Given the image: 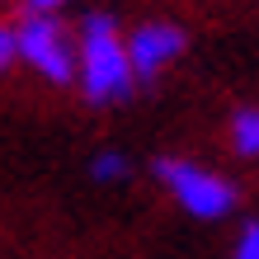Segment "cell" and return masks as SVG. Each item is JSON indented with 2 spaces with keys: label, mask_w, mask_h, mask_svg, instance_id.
<instances>
[{
  "label": "cell",
  "mask_w": 259,
  "mask_h": 259,
  "mask_svg": "<svg viewBox=\"0 0 259 259\" xmlns=\"http://www.w3.org/2000/svg\"><path fill=\"white\" fill-rule=\"evenodd\" d=\"M19 33V57L33 71H42L52 85H66L80 75V52H71V42L62 33V24L52 19V14H24V24L14 28Z\"/></svg>",
  "instance_id": "3"
},
{
  "label": "cell",
  "mask_w": 259,
  "mask_h": 259,
  "mask_svg": "<svg viewBox=\"0 0 259 259\" xmlns=\"http://www.w3.org/2000/svg\"><path fill=\"white\" fill-rule=\"evenodd\" d=\"M57 5H66V0H28V10H38V14H52Z\"/></svg>",
  "instance_id": "9"
},
{
  "label": "cell",
  "mask_w": 259,
  "mask_h": 259,
  "mask_svg": "<svg viewBox=\"0 0 259 259\" xmlns=\"http://www.w3.org/2000/svg\"><path fill=\"white\" fill-rule=\"evenodd\" d=\"M14 57H19V33H14V28H0V71H5Z\"/></svg>",
  "instance_id": "8"
},
{
  "label": "cell",
  "mask_w": 259,
  "mask_h": 259,
  "mask_svg": "<svg viewBox=\"0 0 259 259\" xmlns=\"http://www.w3.org/2000/svg\"><path fill=\"white\" fill-rule=\"evenodd\" d=\"M156 179L175 193L179 207L203 217V222H217V217H226L236 207V189L226 179H217L212 170L189 165V160H156Z\"/></svg>",
  "instance_id": "2"
},
{
  "label": "cell",
  "mask_w": 259,
  "mask_h": 259,
  "mask_svg": "<svg viewBox=\"0 0 259 259\" xmlns=\"http://www.w3.org/2000/svg\"><path fill=\"white\" fill-rule=\"evenodd\" d=\"M179 52H184V33L175 24H142L127 33V57H132L137 80H156Z\"/></svg>",
  "instance_id": "4"
},
{
  "label": "cell",
  "mask_w": 259,
  "mask_h": 259,
  "mask_svg": "<svg viewBox=\"0 0 259 259\" xmlns=\"http://www.w3.org/2000/svg\"><path fill=\"white\" fill-rule=\"evenodd\" d=\"M137 85L127 38H118L109 14H85L80 24V90L90 104H123Z\"/></svg>",
  "instance_id": "1"
},
{
  "label": "cell",
  "mask_w": 259,
  "mask_h": 259,
  "mask_svg": "<svg viewBox=\"0 0 259 259\" xmlns=\"http://www.w3.org/2000/svg\"><path fill=\"white\" fill-rule=\"evenodd\" d=\"M236 259H259V222L245 226V236H240V245H236Z\"/></svg>",
  "instance_id": "7"
},
{
  "label": "cell",
  "mask_w": 259,
  "mask_h": 259,
  "mask_svg": "<svg viewBox=\"0 0 259 259\" xmlns=\"http://www.w3.org/2000/svg\"><path fill=\"white\" fill-rule=\"evenodd\" d=\"M90 175L104 179V184H118V179H127V175H132V165H127L123 151H99V156L90 160Z\"/></svg>",
  "instance_id": "6"
},
{
  "label": "cell",
  "mask_w": 259,
  "mask_h": 259,
  "mask_svg": "<svg viewBox=\"0 0 259 259\" xmlns=\"http://www.w3.org/2000/svg\"><path fill=\"white\" fill-rule=\"evenodd\" d=\"M231 146L240 156H259V109H240L231 118Z\"/></svg>",
  "instance_id": "5"
}]
</instances>
